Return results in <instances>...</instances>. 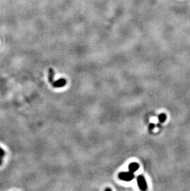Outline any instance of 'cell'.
<instances>
[{
  "mask_svg": "<svg viewBox=\"0 0 190 191\" xmlns=\"http://www.w3.org/2000/svg\"><path fill=\"white\" fill-rule=\"evenodd\" d=\"M135 178L133 172H121L119 174V178L122 181L129 182L133 180Z\"/></svg>",
  "mask_w": 190,
  "mask_h": 191,
  "instance_id": "6da1fadb",
  "label": "cell"
},
{
  "mask_svg": "<svg viewBox=\"0 0 190 191\" xmlns=\"http://www.w3.org/2000/svg\"><path fill=\"white\" fill-rule=\"evenodd\" d=\"M137 183H138V187L141 190H146L147 189V183L146 179L143 175H139L137 178Z\"/></svg>",
  "mask_w": 190,
  "mask_h": 191,
  "instance_id": "7a4b0ae2",
  "label": "cell"
},
{
  "mask_svg": "<svg viewBox=\"0 0 190 191\" xmlns=\"http://www.w3.org/2000/svg\"><path fill=\"white\" fill-rule=\"evenodd\" d=\"M67 84V81L65 79H60L58 81L54 82L52 85L55 88H61L63 87Z\"/></svg>",
  "mask_w": 190,
  "mask_h": 191,
  "instance_id": "3957f363",
  "label": "cell"
},
{
  "mask_svg": "<svg viewBox=\"0 0 190 191\" xmlns=\"http://www.w3.org/2000/svg\"><path fill=\"white\" fill-rule=\"evenodd\" d=\"M140 168V165L137 163H132L129 164V171H131L132 172H135L137 171V170Z\"/></svg>",
  "mask_w": 190,
  "mask_h": 191,
  "instance_id": "277c9868",
  "label": "cell"
},
{
  "mask_svg": "<svg viewBox=\"0 0 190 191\" xmlns=\"http://www.w3.org/2000/svg\"><path fill=\"white\" fill-rule=\"evenodd\" d=\"M54 75H55V72H54L53 69H49V73H48V81L50 84H52L54 82Z\"/></svg>",
  "mask_w": 190,
  "mask_h": 191,
  "instance_id": "5b68a950",
  "label": "cell"
},
{
  "mask_svg": "<svg viewBox=\"0 0 190 191\" xmlns=\"http://www.w3.org/2000/svg\"><path fill=\"white\" fill-rule=\"evenodd\" d=\"M167 119V116L166 114L164 113H161L160 115H159V121H160V123H164L166 121V120Z\"/></svg>",
  "mask_w": 190,
  "mask_h": 191,
  "instance_id": "8992f818",
  "label": "cell"
},
{
  "mask_svg": "<svg viewBox=\"0 0 190 191\" xmlns=\"http://www.w3.org/2000/svg\"><path fill=\"white\" fill-rule=\"evenodd\" d=\"M4 154H5V153H4V150H3V149H1V147H0V157H3L4 156Z\"/></svg>",
  "mask_w": 190,
  "mask_h": 191,
  "instance_id": "52a82bcc",
  "label": "cell"
},
{
  "mask_svg": "<svg viewBox=\"0 0 190 191\" xmlns=\"http://www.w3.org/2000/svg\"><path fill=\"white\" fill-rule=\"evenodd\" d=\"M154 127H155V125H154V124H150V125H149V129H151V130H152V129H153L154 128Z\"/></svg>",
  "mask_w": 190,
  "mask_h": 191,
  "instance_id": "ba28073f",
  "label": "cell"
},
{
  "mask_svg": "<svg viewBox=\"0 0 190 191\" xmlns=\"http://www.w3.org/2000/svg\"><path fill=\"white\" fill-rule=\"evenodd\" d=\"M2 157H0V165H1V164H2V162H3V160H2Z\"/></svg>",
  "mask_w": 190,
  "mask_h": 191,
  "instance_id": "9c48e42d",
  "label": "cell"
},
{
  "mask_svg": "<svg viewBox=\"0 0 190 191\" xmlns=\"http://www.w3.org/2000/svg\"><path fill=\"white\" fill-rule=\"evenodd\" d=\"M105 190H111V189H109V188H107V189H105Z\"/></svg>",
  "mask_w": 190,
  "mask_h": 191,
  "instance_id": "30bf717a",
  "label": "cell"
}]
</instances>
